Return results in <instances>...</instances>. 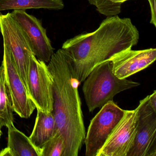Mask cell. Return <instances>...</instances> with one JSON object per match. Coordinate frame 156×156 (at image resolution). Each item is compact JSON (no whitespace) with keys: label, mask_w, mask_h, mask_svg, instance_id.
Here are the masks:
<instances>
[{"label":"cell","mask_w":156,"mask_h":156,"mask_svg":"<svg viewBox=\"0 0 156 156\" xmlns=\"http://www.w3.org/2000/svg\"><path fill=\"white\" fill-rule=\"evenodd\" d=\"M139 32L129 18L107 17L94 32L84 33L65 42L80 83L95 66L136 45Z\"/></svg>","instance_id":"obj_1"},{"label":"cell","mask_w":156,"mask_h":156,"mask_svg":"<svg viewBox=\"0 0 156 156\" xmlns=\"http://www.w3.org/2000/svg\"><path fill=\"white\" fill-rule=\"evenodd\" d=\"M48 63L53 79V113L57 131L64 140V156H77L86 133L78 92L81 83L76 77L73 59L65 50H58Z\"/></svg>","instance_id":"obj_2"},{"label":"cell","mask_w":156,"mask_h":156,"mask_svg":"<svg viewBox=\"0 0 156 156\" xmlns=\"http://www.w3.org/2000/svg\"><path fill=\"white\" fill-rule=\"evenodd\" d=\"M83 82L82 89L90 112L113 101L114 97L119 93L140 85L138 82L115 76L110 60L95 66Z\"/></svg>","instance_id":"obj_3"},{"label":"cell","mask_w":156,"mask_h":156,"mask_svg":"<svg viewBox=\"0 0 156 156\" xmlns=\"http://www.w3.org/2000/svg\"><path fill=\"white\" fill-rule=\"evenodd\" d=\"M0 31L3 45L11 52L28 94L29 61L30 56L34 55L29 40L20 25L10 12L3 14L0 12Z\"/></svg>","instance_id":"obj_4"},{"label":"cell","mask_w":156,"mask_h":156,"mask_svg":"<svg viewBox=\"0 0 156 156\" xmlns=\"http://www.w3.org/2000/svg\"><path fill=\"white\" fill-rule=\"evenodd\" d=\"M126 110L110 101L101 107L92 119L84 140L86 156H97Z\"/></svg>","instance_id":"obj_5"},{"label":"cell","mask_w":156,"mask_h":156,"mask_svg":"<svg viewBox=\"0 0 156 156\" xmlns=\"http://www.w3.org/2000/svg\"><path fill=\"white\" fill-rule=\"evenodd\" d=\"M52 76L46 63L30 56L28 77V94L36 108L49 113L53 110Z\"/></svg>","instance_id":"obj_6"},{"label":"cell","mask_w":156,"mask_h":156,"mask_svg":"<svg viewBox=\"0 0 156 156\" xmlns=\"http://www.w3.org/2000/svg\"><path fill=\"white\" fill-rule=\"evenodd\" d=\"M139 108L138 105L134 110H126L97 156H127L137 131Z\"/></svg>","instance_id":"obj_7"},{"label":"cell","mask_w":156,"mask_h":156,"mask_svg":"<svg viewBox=\"0 0 156 156\" xmlns=\"http://www.w3.org/2000/svg\"><path fill=\"white\" fill-rule=\"evenodd\" d=\"M2 66L10 94L13 111L21 118H29L36 107L28 95L11 52L4 45Z\"/></svg>","instance_id":"obj_8"},{"label":"cell","mask_w":156,"mask_h":156,"mask_svg":"<svg viewBox=\"0 0 156 156\" xmlns=\"http://www.w3.org/2000/svg\"><path fill=\"white\" fill-rule=\"evenodd\" d=\"M148 98L149 95L140 101L137 131L127 156H156V112Z\"/></svg>","instance_id":"obj_9"},{"label":"cell","mask_w":156,"mask_h":156,"mask_svg":"<svg viewBox=\"0 0 156 156\" xmlns=\"http://www.w3.org/2000/svg\"><path fill=\"white\" fill-rule=\"evenodd\" d=\"M11 13L25 32L34 56L40 61L49 62L54 49L41 21L25 10H13Z\"/></svg>","instance_id":"obj_10"},{"label":"cell","mask_w":156,"mask_h":156,"mask_svg":"<svg viewBox=\"0 0 156 156\" xmlns=\"http://www.w3.org/2000/svg\"><path fill=\"white\" fill-rule=\"evenodd\" d=\"M156 59V49L122 51L112 56V71L120 79H126L148 67Z\"/></svg>","instance_id":"obj_11"},{"label":"cell","mask_w":156,"mask_h":156,"mask_svg":"<svg viewBox=\"0 0 156 156\" xmlns=\"http://www.w3.org/2000/svg\"><path fill=\"white\" fill-rule=\"evenodd\" d=\"M8 146L0 151V156H41V149L14 124L8 127Z\"/></svg>","instance_id":"obj_12"},{"label":"cell","mask_w":156,"mask_h":156,"mask_svg":"<svg viewBox=\"0 0 156 156\" xmlns=\"http://www.w3.org/2000/svg\"><path fill=\"white\" fill-rule=\"evenodd\" d=\"M37 114L30 139L38 147H41L57 132L53 112L46 113L37 109Z\"/></svg>","instance_id":"obj_13"},{"label":"cell","mask_w":156,"mask_h":156,"mask_svg":"<svg viewBox=\"0 0 156 156\" xmlns=\"http://www.w3.org/2000/svg\"><path fill=\"white\" fill-rule=\"evenodd\" d=\"M64 8L62 0H0V12L3 11L44 9L60 10Z\"/></svg>","instance_id":"obj_14"},{"label":"cell","mask_w":156,"mask_h":156,"mask_svg":"<svg viewBox=\"0 0 156 156\" xmlns=\"http://www.w3.org/2000/svg\"><path fill=\"white\" fill-rule=\"evenodd\" d=\"M13 108L2 66H0V128L14 124Z\"/></svg>","instance_id":"obj_15"},{"label":"cell","mask_w":156,"mask_h":156,"mask_svg":"<svg viewBox=\"0 0 156 156\" xmlns=\"http://www.w3.org/2000/svg\"><path fill=\"white\" fill-rule=\"evenodd\" d=\"M41 149V156H64L65 146L62 136L57 131Z\"/></svg>","instance_id":"obj_16"},{"label":"cell","mask_w":156,"mask_h":156,"mask_svg":"<svg viewBox=\"0 0 156 156\" xmlns=\"http://www.w3.org/2000/svg\"><path fill=\"white\" fill-rule=\"evenodd\" d=\"M89 4L95 6L96 10L107 17L118 15L121 12V7L112 3L109 0H87Z\"/></svg>","instance_id":"obj_17"},{"label":"cell","mask_w":156,"mask_h":156,"mask_svg":"<svg viewBox=\"0 0 156 156\" xmlns=\"http://www.w3.org/2000/svg\"><path fill=\"white\" fill-rule=\"evenodd\" d=\"M150 6L151 19L150 23L156 27V0H148Z\"/></svg>","instance_id":"obj_18"},{"label":"cell","mask_w":156,"mask_h":156,"mask_svg":"<svg viewBox=\"0 0 156 156\" xmlns=\"http://www.w3.org/2000/svg\"><path fill=\"white\" fill-rule=\"evenodd\" d=\"M148 102L151 107L155 112H156V91L154 90L153 93L149 95Z\"/></svg>","instance_id":"obj_19"},{"label":"cell","mask_w":156,"mask_h":156,"mask_svg":"<svg viewBox=\"0 0 156 156\" xmlns=\"http://www.w3.org/2000/svg\"><path fill=\"white\" fill-rule=\"evenodd\" d=\"M112 3L118 6L119 7H121L122 3H124L125 2L128 1V0H109Z\"/></svg>","instance_id":"obj_20"},{"label":"cell","mask_w":156,"mask_h":156,"mask_svg":"<svg viewBox=\"0 0 156 156\" xmlns=\"http://www.w3.org/2000/svg\"><path fill=\"white\" fill-rule=\"evenodd\" d=\"M2 134V133L1 130V129H0V138H1V136Z\"/></svg>","instance_id":"obj_21"}]
</instances>
